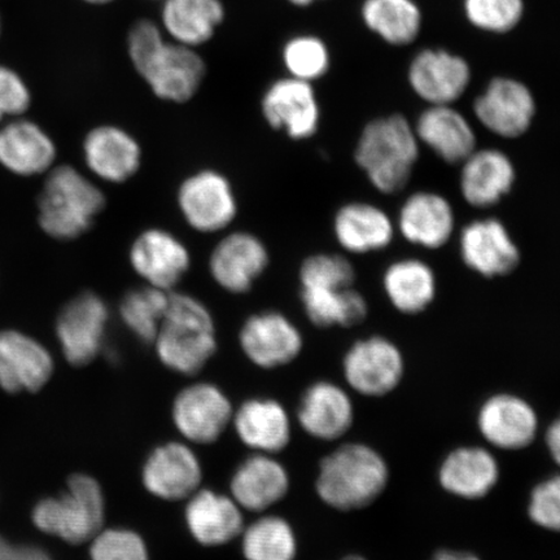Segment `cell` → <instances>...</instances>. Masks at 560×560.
I'll return each mask as SVG.
<instances>
[{
	"label": "cell",
	"instance_id": "cell-1",
	"mask_svg": "<svg viewBox=\"0 0 560 560\" xmlns=\"http://www.w3.org/2000/svg\"><path fill=\"white\" fill-rule=\"evenodd\" d=\"M132 67L158 100L185 104L198 95L207 77V65L196 48L175 44L159 23L137 21L128 35Z\"/></svg>",
	"mask_w": 560,
	"mask_h": 560
},
{
	"label": "cell",
	"instance_id": "cell-2",
	"mask_svg": "<svg viewBox=\"0 0 560 560\" xmlns=\"http://www.w3.org/2000/svg\"><path fill=\"white\" fill-rule=\"evenodd\" d=\"M152 347L166 370L182 376L199 375L219 350V331L212 311L192 293L171 292Z\"/></svg>",
	"mask_w": 560,
	"mask_h": 560
},
{
	"label": "cell",
	"instance_id": "cell-3",
	"mask_svg": "<svg viewBox=\"0 0 560 560\" xmlns=\"http://www.w3.org/2000/svg\"><path fill=\"white\" fill-rule=\"evenodd\" d=\"M389 479L387 460L375 447L346 443L320 460L314 487L326 506L350 513L373 505Z\"/></svg>",
	"mask_w": 560,
	"mask_h": 560
},
{
	"label": "cell",
	"instance_id": "cell-4",
	"mask_svg": "<svg viewBox=\"0 0 560 560\" xmlns=\"http://www.w3.org/2000/svg\"><path fill=\"white\" fill-rule=\"evenodd\" d=\"M415 125L400 114L375 118L363 128L354 150L357 166L371 186L394 195L408 186L420 156Z\"/></svg>",
	"mask_w": 560,
	"mask_h": 560
},
{
	"label": "cell",
	"instance_id": "cell-5",
	"mask_svg": "<svg viewBox=\"0 0 560 560\" xmlns=\"http://www.w3.org/2000/svg\"><path fill=\"white\" fill-rule=\"evenodd\" d=\"M105 195L75 167L61 165L48 175L39 198V223L58 241H74L93 228L105 208Z\"/></svg>",
	"mask_w": 560,
	"mask_h": 560
},
{
	"label": "cell",
	"instance_id": "cell-6",
	"mask_svg": "<svg viewBox=\"0 0 560 560\" xmlns=\"http://www.w3.org/2000/svg\"><path fill=\"white\" fill-rule=\"evenodd\" d=\"M105 499L100 482L85 474L68 480L67 492L40 501L33 511V523L45 534L68 544L89 542L104 528Z\"/></svg>",
	"mask_w": 560,
	"mask_h": 560
},
{
	"label": "cell",
	"instance_id": "cell-7",
	"mask_svg": "<svg viewBox=\"0 0 560 560\" xmlns=\"http://www.w3.org/2000/svg\"><path fill=\"white\" fill-rule=\"evenodd\" d=\"M182 220L195 233H226L240 214V200L226 174L206 167L182 179L175 194Z\"/></svg>",
	"mask_w": 560,
	"mask_h": 560
},
{
	"label": "cell",
	"instance_id": "cell-8",
	"mask_svg": "<svg viewBox=\"0 0 560 560\" xmlns=\"http://www.w3.org/2000/svg\"><path fill=\"white\" fill-rule=\"evenodd\" d=\"M234 405L212 382L198 381L175 394L171 417L175 431L192 446L213 445L233 422Z\"/></svg>",
	"mask_w": 560,
	"mask_h": 560
},
{
	"label": "cell",
	"instance_id": "cell-9",
	"mask_svg": "<svg viewBox=\"0 0 560 560\" xmlns=\"http://www.w3.org/2000/svg\"><path fill=\"white\" fill-rule=\"evenodd\" d=\"M271 262L268 245L247 230L223 234L208 257V275L213 283L230 295H247Z\"/></svg>",
	"mask_w": 560,
	"mask_h": 560
},
{
	"label": "cell",
	"instance_id": "cell-10",
	"mask_svg": "<svg viewBox=\"0 0 560 560\" xmlns=\"http://www.w3.org/2000/svg\"><path fill=\"white\" fill-rule=\"evenodd\" d=\"M129 264L143 284L173 292L184 282L192 266L188 245L173 231L147 228L132 240Z\"/></svg>",
	"mask_w": 560,
	"mask_h": 560
},
{
	"label": "cell",
	"instance_id": "cell-11",
	"mask_svg": "<svg viewBox=\"0 0 560 560\" xmlns=\"http://www.w3.org/2000/svg\"><path fill=\"white\" fill-rule=\"evenodd\" d=\"M237 345L252 365L276 370L291 365L303 353L305 340L300 327L280 311L256 312L244 319Z\"/></svg>",
	"mask_w": 560,
	"mask_h": 560
},
{
	"label": "cell",
	"instance_id": "cell-12",
	"mask_svg": "<svg viewBox=\"0 0 560 560\" xmlns=\"http://www.w3.org/2000/svg\"><path fill=\"white\" fill-rule=\"evenodd\" d=\"M205 468L198 453L186 441H165L147 454L140 481L147 493L165 502H185L198 492Z\"/></svg>",
	"mask_w": 560,
	"mask_h": 560
},
{
	"label": "cell",
	"instance_id": "cell-13",
	"mask_svg": "<svg viewBox=\"0 0 560 560\" xmlns=\"http://www.w3.org/2000/svg\"><path fill=\"white\" fill-rule=\"evenodd\" d=\"M342 375L349 388L361 396H387L404 380V354L384 336H369L349 347L342 359Z\"/></svg>",
	"mask_w": 560,
	"mask_h": 560
},
{
	"label": "cell",
	"instance_id": "cell-14",
	"mask_svg": "<svg viewBox=\"0 0 560 560\" xmlns=\"http://www.w3.org/2000/svg\"><path fill=\"white\" fill-rule=\"evenodd\" d=\"M476 120L493 136L521 138L534 124L537 103L524 82L511 77H494L472 104Z\"/></svg>",
	"mask_w": 560,
	"mask_h": 560
},
{
	"label": "cell",
	"instance_id": "cell-15",
	"mask_svg": "<svg viewBox=\"0 0 560 560\" xmlns=\"http://www.w3.org/2000/svg\"><path fill=\"white\" fill-rule=\"evenodd\" d=\"M261 114L272 130L303 142L317 135L322 110L313 83L287 75L265 90Z\"/></svg>",
	"mask_w": 560,
	"mask_h": 560
},
{
	"label": "cell",
	"instance_id": "cell-16",
	"mask_svg": "<svg viewBox=\"0 0 560 560\" xmlns=\"http://www.w3.org/2000/svg\"><path fill=\"white\" fill-rule=\"evenodd\" d=\"M109 307L95 292H82L61 311L56 334L62 353L73 366H86L102 353Z\"/></svg>",
	"mask_w": 560,
	"mask_h": 560
},
{
	"label": "cell",
	"instance_id": "cell-17",
	"mask_svg": "<svg viewBox=\"0 0 560 560\" xmlns=\"http://www.w3.org/2000/svg\"><path fill=\"white\" fill-rule=\"evenodd\" d=\"M472 70L465 58L443 48H424L408 69V82L429 105H454L470 88Z\"/></svg>",
	"mask_w": 560,
	"mask_h": 560
},
{
	"label": "cell",
	"instance_id": "cell-18",
	"mask_svg": "<svg viewBox=\"0 0 560 560\" xmlns=\"http://www.w3.org/2000/svg\"><path fill=\"white\" fill-rule=\"evenodd\" d=\"M459 255L468 269L482 278L506 277L520 266L521 249L500 220H475L460 230Z\"/></svg>",
	"mask_w": 560,
	"mask_h": 560
},
{
	"label": "cell",
	"instance_id": "cell-19",
	"mask_svg": "<svg viewBox=\"0 0 560 560\" xmlns=\"http://www.w3.org/2000/svg\"><path fill=\"white\" fill-rule=\"evenodd\" d=\"M229 489L243 511L260 515L289 495L291 475L277 455L250 453L231 474Z\"/></svg>",
	"mask_w": 560,
	"mask_h": 560
},
{
	"label": "cell",
	"instance_id": "cell-20",
	"mask_svg": "<svg viewBox=\"0 0 560 560\" xmlns=\"http://www.w3.org/2000/svg\"><path fill=\"white\" fill-rule=\"evenodd\" d=\"M184 521L192 540L209 549L240 540L245 525L233 497L202 487L185 501Z\"/></svg>",
	"mask_w": 560,
	"mask_h": 560
},
{
	"label": "cell",
	"instance_id": "cell-21",
	"mask_svg": "<svg viewBox=\"0 0 560 560\" xmlns=\"http://www.w3.org/2000/svg\"><path fill=\"white\" fill-rule=\"evenodd\" d=\"M83 160L96 178L122 185L142 170L143 149L137 137L121 126L101 125L83 140Z\"/></svg>",
	"mask_w": 560,
	"mask_h": 560
},
{
	"label": "cell",
	"instance_id": "cell-22",
	"mask_svg": "<svg viewBox=\"0 0 560 560\" xmlns=\"http://www.w3.org/2000/svg\"><path fill=\"white\" fill-rule=\"evenodd\" d=\"M355 411L348 392L330 381L313 382L304 389L296 408L301 429L315 440L332 443L347 435Z\"/></svg>",
	"mask_w": 560,
	"mask_h": 560
},
{
	"label": "cell",
	"instance_id": "cell-23",
	"mask_svg": "<svg viewBox=\"0 0 560 560\" xmlns=\"http://www.w3.org/2000/svg\"><path fill=\"white\" fill-rule=\"evenodd\" d=\"M478 429L487 443L497 450L523 451L537 438L538 416L534 406L523 397L497 394L480 406Z\"/></svg>",
	"mask_w": 560,
	"mask_h": 560
},
{
	"label": "cell",
	"instance_id": "cell-24",
	"mask_svg": "<svg viewBox=\"0 0 560 560\" xmlns=\"http://www.w3.org/2000/svg\"><path fill=\"white\" fill-rule=\"evenodd\" d=\"M235 435L252 453L278 455L292 440V420L284 405L271 397H250L234 410Z\"/></svg>",
	"mask_w": 560,
	"mask_h": 560
},
{
	"label": "cell",
	"instance_id": "cell-25",
	"mask_svg": "<svg viewBox=\"0 0 560 560\" xmlns=\"http://www.w3.org/2000/svg\"><path fill=\"white\" fill-rule=\"evenodd\" d=\"M396 230L417 247L435 250L452 241L455 212L444 195L433 191L411 194L398 212Z\"/></svg>",
	"mask_w": 560,
	"mask_h": 560
},
{
	"label": "cell",
	"instance_id": "cell-26",
	"mask_svg": "<svg viewBox=\"0 0 560 560\" xmlns=\"http://www.w3.org/2000/svg\"><path fill=\"white\" fill-rule=\"evenodd\" d=\"M516 180L513 160L497 149H476L460 164L462 199L476 209L492 208L511 190Z\"/></svg>",
	"mask_w": 560,
	"mask_h": 560
},
{
	"label": "cell",
	"instance_id": "cell-27",
	"mask_svg": "<svg viewBox=\"0 0 560 560\" xmlns=\"http://www.w3.org/2000/svg\"><path fill=\"white\" fill-rule=\"evenodd\" d=\"M396 222L384 209L366 201H349L334 215L332 233L349 255H368L388 248L396 236Z\"/></svg>",
	"mask_w": 560,
	"mask_h": 560
},
{
	"label": "cell",
	"instance_id": "cell-28",
	"mask_svg": "<svg viewBox=\"0 0 560 560\" xmlns=\"http://www.w3.org/2000/svg\"><path fill=\"white\" fill-rule=\"evenodd\" d=\"M420 145L447 164H462L478 149L474 126L454 105H429L415 125Z\"/></svg>",
	"mask_w": 560,
	"mask_h": 560
},
{
	"label": "cell",
	"instance_id": "cell-29",
	"mask_svg": "<svg viewBox=\"0 0 560 560\" xmlns=\"http://www.w3.org/2000/svg\"><path fill=\"white\" fill-rule=\"evenodd\" d=\"M441 488L462 500L485 499L499 485V460L487 447H455L441 462L439 468Z\"/></svg>",
	"mask_w": 560,
	"mask_h": 560
},
{
	"label": "cell",
	"instance_id": "cell-30",
	"mask_svg": "<svg viewBox=\"0 0 560 560\" xmlns=\"http://www.w3.org/2000/svg\"><path fill=\"white\" fill-rule=\"evenodd\" d=\"M52 371V357L38 341L18 331L0 332V387L4 390H38Z\"/></svg>",
	"mask_w": 560,
	"mask_h": 560
},
{
	"label": "cell",
	"instance_id": "cell-31",
	"mask_svg": "<svg viewBox=\"0 0 560 560\" xmlns=\"http://www.w3.org/2000/svg\"><path fill=\"white\" fill-rule=\"evenodd\" d=\"M160 26L175 44L196 48L212 40L226 19L222 0H163Z\"/></svg>",
	"mask_w": 560,
	"mask_h": 560
},
{
	"label": "cell",
	"instance_id": "cell-32",
	"mask_svg": "<svg viewBox=\"0 0 560 560\" xmlns=\"http://www.w3.org/2000/svg\"><path fill=\"white\" fill-rule=\"evenodd\" d=\"M383 290L397 312L417 315L435 301L438 278L431 266L420 258H400L385 269Z\"/></svg>",
	"mask_w": 560,
	"mask_h": 560
},
{
	"label": "cell",
	"instance_id": "cell-33",
	"mask_svg": "<svg viewBox=\"0 0 560 560\" xmlns=\"http://www.w3.org/2000/svg\"><path fill=\"white\" fill-rule=\"evenodd\" d=\"M56 159L52 139L32 121L20 120L0 129V164L18 175L50 170Z\"/></svg>",
	"mask_w": 560,
	"mask_h": 560
},
{
	"label": "cell",
	"instance_id": "cell-34",
	"mask_svg": "<svg viewBox=\"0 0 560 560\" xmlns=\"http://www.w3.org/2000/svg\"><path fill=\"white\" fill-rule=\"evenodd\" d=\"M361 16L371 33L395 47L411 45L423 27L416 0H363Z\"/></svg>",
	"mask_w": 560,
	"mask_h": 560
},
{
	"label": "cell",
	"instance_id": "cell-35",
	"mask_svg": "<svg viewBox=\"0 0 560 560\" xmlns=\"http://www.w3.org/2000/svg\"><path fill=\"white\" fill-rule=\"evenodd\" d=\"M307 320L318 328H352L365 322L369 304L354 287L340 290H299Z\"/></svg>",
	"mask_w": 560,
	"mask_h": 560
},
{
	"label": "cell",
	"instance_id": "cell-36",
	"mask_svg": "<svg viewBox=\"0 0 560 560\" xmlns=\"http://www.w3.org/2000/svg\"><path fill=\"white\" fill-rule=\"evenodd\" d=\"M241 540L244 560H296L299 538L293 525L277 514H260L245 524Z\"/></svg>",
	"mask_w": 560,
	"mask_h": 560
},
{
	"label": "cell",
	"instance_id": "cell-37",
	"mask_svg": "<svg viewBox=\"0 0 560 560\" xmlns=\"http://www.w3.org/2000/svg\"><path fill=\"white\" fill-rule=\"evenodd\" d=\"M170 293L143 284L122 296L118 315L128 331L143 345L152 346L155 340L170 304Z\"/></svg>",
	"mask_w": 560,
	"mask_h": 560
},
{
	"label": "cell",
	"instance_id": "cell-38",
	"mask_svg": "<svg viewBox=\"0 0 560 560\" xmlns=\"http://www.w3.org/2000/svg\"><path fill=\"white\" fill-rule=\"evenodd\" d=\"M282 61L290 77L314 83L330 70V48L317 35L300 34L285 42Z\"/></svg>",
	"mask_w": 560,
	"mask_h": 560
},
{
	"label": "cell",
	"instance_id": "cell-39",
	"mask_svg": "<svg viewBox=\"0 0 560 560\" xmlns=\"http://www.w3.org/2000/svg\"><path fill=\"white\" fill-rule=\"evenodd\" d=\"M355 269L346 256L319 252L299 268V290H340L354 287Z\"/></svg>",
	"mask_w": 560,
	"mask_h": 560
},
{
	"label": "cell",
	"instance_id": "cell-40",
	"mask_svg": "<svg viewBox=\"0 0 560 560\" xmlns=\"http://www.w3.org/2000/svg\"><path fill=\"white\" fill-rule=\"evenodd\" d=\"M464 12L476 30L508 34L522 23L525 3L524 0H464Z\"/></svg>",
	"mask_w": 560,
	"mask_h": 560
},
{
	"label": "cell",
	"instance_id": "cell-41",
	"mask_svg": "<svg viewBox=\"0 0 560 560\" xmlns=\"http://www.w3.org/2000/svg\"><path fill=\"white\" fill-rule=\"evenodd\" d=\"M90 542L91 560H151L149 544L136 529L103 528Z\"/></svg>",
	"mask_w": 560,
	"mask_h": 560
},
{
	"label": "cell",
	"instance_id": "cell-42",
	"mask_svg": "<svg viewBox=\"0 0 560 560\" xmlns=\"http://www.w3.org/2000/svg\"><path fill=\"white\" fill-rule=\"evenodd\" d=\"M528 516L537 527L560 532V475L550 476L532 489Z\"/></svg>",
	"mask_w": 560,
	"mask_h": 560
},
{
	"label": "cell",
	"instance_id": "cell-43",
	"mask_svg": "<svg viewBox=\"0 0 560 560\" xmlns=\"http://www.w3.org/2000/svg\"><path fill=\"white\" fill-rule=\"evenodd\" d=\"M30 105L31 93L25 82L13 70L0 67V121L24 114Z\"/></svg>",
	"mask_w": 560,
	"mask_h": 560
},
{
	"label": "cell",
	"instance_id": "cell-44",
	"mask_svg": "<svg viewBox=\"0 0 560 560\" xmlns=\"http://www.w3.org/2000/svg\"><path fill=\"white\" fill-rule=\"evenodd\" d=\"M0 560H52L47 552L33 546H13L0 537Z\"/></svg>",
	"mask_w": 560,
	"mask_h": 560
},
{
	"label": "cell",
	"instance_id": "cell-45",
	"mask_svg": "<svg viewBox=\"0 0 560 560\" xmlns=\"http://www.w3.org/2000/svg\"><path fill=\"white\" fill-rule=\"evenodd\" d=\"M545 443L551 458L560 467V416L546 430Z\"/></svg>",
	"mask_w": 560,
	"mask_h": 560
},
{
	"label": "cell",
	"instance_id": "cell-46",
	"mask_svg": "<svg viewBox=\"0 0 560 560\" xmlns=\"http://www.w3.org/2000/svg\"><path fill=\"white\" fill-rule=\"evenodd\" d=\"M431 560H480V558L470 551L443 549L435 552Z\"/></svg>",
	"mask_w": 560,
	"mask_h": 560
},
{
	"label": "cell",
	"instance_id": "cell-47",
	"mask_svg": "<svg viewBox=\"0 0 560 560\" xmlns=\"http://www.w3.org/2000/svg\"><path fill=\"white\" fill-rule=\"evenodd\" d=\"M292 5L299 7V9H304V7H310L315 2H319V0H287Z\"/></svg>",
	"mask_w": 560,
	"mask_h": 560
},
{
	"label": "cell",
	"instance_id": "cell-48",
	"mask_svg": "<svg viewBox=\"0 0 560 560\" xmlns=\"http://www.w3.org/2000/svg\"><path fill=\"white\" fill-rule=\"evenodd\" d=\"M83 2H86L90 4L103 5V4H108V3L115 2V0H83Z\"/></svg>",
	"mask_w": 560,
	"mask_h": 560
},
{
	"label": "cell",
	"instance_id": "cell-49",
	"mask_svg": "<svg viewBox=\"0 0 560 560\" xmlns=\"http://www.w3.org/2000/svg\"><path fill=\"white\" fill-rule=\"evenodd\" d=\"M340 560H368V559L360 555H349V556H346L345 558H341Z\"/></svg>",
	"mask_w": 560,
	"mask_h": 560
},
{
	"label": "cell",
	"instance_id": "cell-50",
	"mask_svg": "<svg viewBox=\"0 0 560 560\" xmlns=\"http://www.w3.org/2000/svg\"><path fill=\"white\" fill-rule=\"evenodd\" d=\"M0 31H2V23H0Z\"/></svg>",
	"mask_w": 560,
	"mask_h": 560
},
{
	"label": "cell",
	"instance_id": "cell-51",
	"mask_svg": "<svg viewBox=\"0 0 560 560\" xmlns=\"http://www.w3.org/2000/svg\"><path fill=\"white\" fill-rule=\"evenodd\" d=\"M160 2H163V0H160Z\"/></svg>",
	"mask_w": 560,
	"mask_h": 560
}]
</instances>
